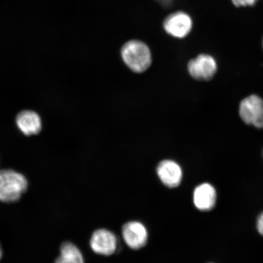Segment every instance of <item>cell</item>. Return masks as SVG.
<instances>
[{
  "mask_svg": "<svg viewBox=\"0 0 263 263\" xmlns=\"http://www.w3.org/2000/svg\"><path fill=\"white\" fill-rule=\"evenodd\" d=\"M28 181L21 173L12 170H0V201H18L28 189Z\"/></svg>",
  "mask_w": 263,
  "mask_h": 263,
  "instance_id": "cell-1",
  "label": "cell"
},
{
  "mask_svg": "<svg viewBox=\"0 0 263 263\" xmlns=\"http://www.w3.org/2000/svg\"><path fill=\"white\" fill-rule=\"evenodd\" d=\"M121 57L131 70L140 73L145 71L152 62L149 47L143 42L130 41L121 49Z\"/></svg>",
  "mask_w": 263,
  "mask_h": 263,
  "instance_id": "cell-2",
  "label": "cell"
},
{
  "mask_svg": "<svg viewBox=\"0 0 263 263\" xmlns=\"http://www.w3.org/2000/svg\"><path fill=\"white\" fill-rule=\"evenodd\" d=\"M218 68L216 61L212 55L200 54L188 64V71L192 77L199 81H208L215 76Z\"/></svg>",
  "mask_w": 263,
  "mask_h": 263,
  "instance_id": "cell-3",
  "label": "cell"
},
{
  "mask_svg": "<svg viewBox=\"0 0 263 263\" xmlns=\"http://www.w3.org/2000/svg\"><path fill=\"white\" fill-rule=\"evenodd\" d=\"M193 22L190 16L183 12H174L167 16L163 23L164 30L170 35L182 39L192 31Z\"/></svg>",
  "mask_w": 263,
  "mask_h": 263,
  "instance_id": "cell-4",
  "label": "cell"
},
{
  "mask_svg": "<svg viewBox=\"0 0 263 263\" xmlns=\"http://www.w3.org/2000/svg\"><path fill=\"white\" fill-rule=\"evenodd\" d=\"M90 246L92 251L96 254L110 256L117 251L118 239L116 235L110 230L99 229L92 235Z\"/></svg>",
  "mask_w": 263,
  "mask_h": 263,
  "instance_id": "cell-5",
  "label": "cell"
},
{
  "mask_svg": "<svg viewBox=\"0 0 263 263\" xmlns=\"http://www.w3.org/2000/svg\"><path fill=\"white\" fill-rule=\"evenodd\" d=\"M122 235L129 248L139 250L145 246L148 239L146 227L139 221L128 222L123 226Z\"/></svg>",
  "mask_w": 263,
  "mask_h": 263,
  "instance_id": "cell-6",
  "label": "cell"
},
{
  "mask_svg": "<svg viewBox=\"0 0 263 263\" xmlns=\"http://www.w3.org/2000/svg\"><path fill=\"white\" fill-rule=\"evenodd\" d=\"M157 173L161 182L169 188H176L182 181V169L173 160H165L161 162L158 164Z\"/></svg>",
  "mask_w": 263,
  "mask_h": 263,
  "instance_id": "cell-7",
  "label": "cell"
},
{
  "mask_svg": "<svg viewBox=\"0 0 263 263\" xmlns=\"http://www.w3.org/2000/svg\"><path fill=\"white\" fill-rule=\"evenodd\" d=\"M263 107V100L258 95H252L244 99L240 103V117L245 123L254 124Z\"/></svg>",
  "mask_w": 263,
  "mask_h": 263,
  "instance_id": "cell-8",
  "label": "cell"
},
{
  "mask_svg": "<svg viewBox=\"0 0 263 263\" xmlns=\"http://www.w3.org/2000/svg\"><path fill=\"white\" fill-rule=\"evenodd\" d=\"M16 124L20 130L27 136L39 134L42 127L40 116L31 110L20 112L16 118Z\"/></svg>",
  "mask_w": 263,
  "mask_h": 263,
  "instance_id": "cell-9",
  "label": "cell"
},
{
  "mask_svg": "<svg viewBox=\"0 0 263 263\" xmlns=\"http://www.w3.org/2000/svg\"><path fill=\"white\" fill-rule=\"evenodd\" d=\"M193 201L196 208L201 211H209L214 208L216 201L215 188L209 183H203L195 189Z\"/></svg>",
  "mask_w": 263,
  "mask_h": 263,
  "instance_id": "cell-10",
  "label": "cell"
},
{
  "mask_svg": "<svg viewBox=\"0 0 263 263\" xmlns=\"http://www.w3.org/2000/svg\"><path fill=\"white\" fill-rule=\"evenodd\" d=\"M61 255L55 262L58 263H82L84 257L80 250L70 242H65L61 246Z\"/></svg>",
  "mask_w": 263,
  "mask_h": 263,
  "instance_id": "cell-11",
  "label": "cell"
},
{
  "mask_svg": "<svg viewBox=\"0 0 263 263\" xmlns=\"http://www.w3.org/2000/svg\"><path fill=\"white\" fill-rule=\"evenodd\" d=\"M233 5L236 7H241V6H253L255 5L257 0H232Z\"/></svg>",
  "mask_w": 263,
  "mask_h": 263,
  "instance_id": "cell-12",
  "label": "cell"
},
{
  "mask_svg": "<svg viewBox=\"0 0 263 263\" xmlns=\"http://www.w3.org/2000/svg\"><path fill=\"white\" fill-rule=\"evenodd\" d=\"M254 126L257 128H263V107L259 113L257 118H256L254 124Z\"/></svg>",
  "mask_w": 263,
  "mask_h": 263,
  "instance_id": "cell-13",
  "label": "cell"
},
{
  "mask_svg": "<svg viewBox=\"0 0 263 263\" xmlns=\"http://www.w3.org/2000/svg\"><path fill=\"white\" fill-rule=\"evenodd\" d=\"M257 229L259 233L263 236V213L261 214L258 219Z\"/></svg>",
  "mask_w": 263,
  "mask_h": 263,
  "instance_id": "cell-14",
  "label": "cell"
},
{
  "mask_svg": "<svg viewBox=\"0 0 263 263\" xmlns=\"http://www.w3.org/2000/svg\"><path fill=\"white\" fill-rule=\"evenodd\" d=\"M156 1L159 2L163 6H167L172 4L173 0H156Z\"/></svg>",
  "mask_w": 263,
  "mask_h": 263,
  "instance_id": "cell-15",
  "label": "cell"
},
{
  "mask_svg": "<svg viewBox=\"0 0 263 263\" xmlns=\"http://www.w3.org/2000/svg\"><path fill=\"white\" fill-rule=\"evenodd\" d=\"M2 256H3V251H2V248L1 245H0V259H2Z\"/></svg>",
  "mask_w": 263,
  "mask_h": 263,
  "instance_id": "cell-16",
  "label": "cell"
},
{
  "mask_svg": "<svg viewBox=\"0 0 263 263\" xmlns=\"http://www.w3.org/2000/svg\"><path fill=\"white\" fill-rule=\"evenodd\" d=\"M262 45H263V41H262Z\"/></svg>",
  "mask_w": 263,
  "mask_h": 263,
  "instance_id": "cell-17",
  "label": "cell"
}]
</instances>
